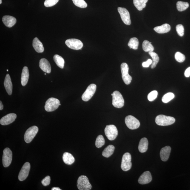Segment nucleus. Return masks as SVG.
Masks as SVG:
<instances>
[{
    "mask_svg": "<svg viewBox=\"0 0 190 190\" xmlns=\"http://www.w3.org/2000/svg\"><path fill=\"white\" fill-rule=\"evenodd\" d=\"M175 119L174 117L164 115H159L156 118L155 122L159 126H168L172 125L175 122Z\"/></svg>",
    "mask_w": 190,
    "mask_h": 190,
    "instance_id": "nucleus-1",
    "label": "nucleus"
},
{
    "mask_svg": "<svg viewBox=\"0 0 190 190\" xmlns=\"http://www.w3.org/2000/svg\"><path fill=\"white\" fill-rule=\"evenodd\" d=\"M111 95L113 105L117 108H122L124 106V100L122 94L118 91H115Z\"/></svg>",
    "mask_w": 190,
    "mask_h": 190,
    "instance_id": "nucleus-2",
    "label": "nucleus"
},
{
    "mask_svg": "<svg viewBox=\"0 0 190 190\" xmlns=\"http://www.w3.org/2000/svg\"><path fill=\"white\" fill-rule=\"evenodd\" d=\"M59 100L54 97H51L45 102V108L47 112L53 111L56 110L60 106Z\"/></svg>",
    "mask_w": 190,
    "mask_h": 190,
    "instance_id": "nucleus-3",
    "label": "nucleus"
},
{
    "mask_svg": "<svg viewBox=\"0 0 190 190\" xmlns=\"http://www.w3.org/2000/svg\"><path fill=\"white\" fill-rule=\"evenodd\" d=\"M77 187L80 190H90L91 189L92 186L87 176L81 175L77 181Z\"/></svg>",
    "mask_w": 190,
    "mask_h": 190,
    "instance_id": "nucleus-4",
    "label": "nucleus"
},
{
    "mask_svg": "<svg viewBox=\"0 0 190 190\" xmlns=\"http://www.w3.org/2000/svg\"><path fill=\"white\" fill-rule=\"evenodd\" d=\"M105 133L109 140L113 141L116 138L118 134V131L115 125H110L106 126Z\"/></svg>",
    "mask_w": 190,
    "mask_h": 190,
    "instance_id": "nucleus-5",
    "label": "nucleus"
},
{
    "mask_svg": "<svg viewBox=\"0 0 190 190\" xmlns=\"http://www.w3.org/2000/svg\"><path fill=\"white\" fill-rule=\"evenodd\" d=\"M129 67L127 63H123L121 65L122 78L126 85L130 84L132 80V77L129 74Z\"/></svg>",
    "mask_w": 190,
    "mask_h": 190,
    "instance_id": "nucleus-6",
    "label": "nucleus"
},
{
    "mask_svg": "<svg viewBox=\"0 0 190 190\" xmlns=\"http://www.w3.org/2000/svg\"><path fill=\"white\" fill-rule=\"evenodd\" d=\"M38 131L37 126H33L30 127L26 131L24 134V139L25 142L29 143L32 141Z\"/></svg>",
    "mask_w": 190,
    "mask_h": 190,
    "instance_id": "nucleus-7",
    "label": "nucleus"
},
{
    "mask_svg": "<svg viewBox=\"0 0 190 190\" xmlns=\"http://www.w3.org/2000/svg\"><path fill=\"white\" fill-rule=\"evenodd\" d=\"M132 156L128 152L126 153L122 156L121 164V168L124 171H127L130 170L132 167Z\"/></svg>",
    "mask_w": 190,
    "mask_h": 190,
    "instance_id": "nucleus-8",
    "label": "nucleus"
},
{
    "mask_svg": "<svg viewBox=\"0 0 190 190\" xmlns=\"http://www.w3.org/2000/svg\"><path fill=\"white\" fill-rule=\"evenodd\" d=\"M125 123L127 127L131 130H135L139 127L140 122L132 116H127L125 118Z\"/></svg>",
    "mask_w": 190,
    "mask_h": 190,
    "instance_id": "nucleus-9",
    "label": "nucleus"
},
{
    "mask_svg": "<svg viewBox=\"0 0 190 190\" xmlns=\"http://www.w3.org/2000/svg\"><path fill=\"white\" fill-rule=\"evenodd\" d=\"M13 159V153L9 148H7L3 150L2 162L3 166L7 167L11 164Z\"/></svg>",
    "mask_w": 190,
    "mask_h": 190,
    "instance_id": "nucleus-10",
    "label": "nucleus"
},
{
    "mask_svg": "<svg viewBox=\"0 0 190 190\" xmlns=\"http://www.w3.org/2000/svg\"><path fill=\"white\" fill-rule=\"evenodd\" d=\"M96 88V85L95 84H91L89 85L82 96V100L84 102L88 101L93 96Z\"/></svg>",
    "mask_w": 190,
    "mask_h": 190,
    "instance_id": "nucleus-11",
    "label": "nucleus"
},
{
    "mask_svg": "<svg viewBox=\"0 0 190 190\" xmlns=\"http://www.w3.org/2000/svg\"><path fill=\"white\" fill-rule=\"evenodd\" d=\"M65 44L68 47L75 50L81 49L83 46V44L81 41L75 38L67 40Z\"/></svg>",
    "mask_w": 190,
    "mask_h": 190,
    "instance_id": "nucleus-12",
    "label": "nucleus"
},
{
    "mask_svg": "<svg viewBox=\"0 0 190 190\" xmlns=\"http://www.w3.org/2000/svg\"><path fill=\"white\" fill-rule=\"evenodd\" d=\"M118 10L120 15L121 19L124 24L127 25L131 24L130 13L125 8L118 7Z\"/></svg>",
    "mask_w": 190,
    "mask_h": 190,
    "instance_id": "nucleus-13",
    "label": "nucleus"
},
{
    "mask_svg": "<svg viewBox=\"0 0 190 190\" xmlns=\"http://www.w3.org/2000/svg\"><path fill=\"white\" fill-rule=\"evenodd\" d=\"M30 169L29 163L26 162L23 165L18 175V178L20 181H23L26 179L29 174Z\"/></svg>",
    "mask_w": 190,
    "mask_h": 190,
    "instance_id": "nucleus-14",
    "label": "nucleus"
},
{
    "mask_svg": "<svg viewBox=\"0 0 190 190\" xmlns=\"http://www.w3.org/2000/svg\"><path fill=\"white\" fill-rule=\"evenodd\" d=\"M16 118V114L11 113L8 114L1 119L0 123L3 125H9L14 122Z\"/></svg>",
    "mask_w": 190,
    "mask_h": 190,
    "instance_id": "nucleus-15",
    "label": "nucleus"
},
{
    "mask_svg": "<svg viewBox=\"0 0 190 190\" xmlns=\"http://www.w3.org/2000/svg\"><path fill=\"white\" fill-rule=\"evenodd\" d=\"M152 179L151 173L149 171H146L140 176L138 182L139 184H147L151 182Z\"/></svg>",
    "mask_w": 190,
    "mask_h": 190,
    "instance_id": "nucleus-16",
    "label": "nucleus"
},
{
    "mask_svg": "<svg viewBox=\"0 0 190 190\" xmlns=\"http://www.w3.org/2000/svg\"><path fill=\"white\" fill-rule=\"evenodd\" d=\"M40 68L43 72L47 73H50L51 72V67L50 63L46 59L43 58L40 60L39 63Z\"/></svg>",
    "mask_w": 190,
    "mask_h": 190,
    "instance_id": "nucleus-17",
    "label": "nucleus"
},
{
    "mask_svg": "<svg viewBox=\"0 0 190 190\" xmlns=\"http://www.w3.org/2000/svg\"><path fill=\"white\" fill-rule=\"evenodd\" d=\"M4 86L8 95H11L13 92V86L11 79L9 74H7L5 78Z\"/></svg>",
    "mask_w": 190,
    "mask_h": 190,
    "instance_id": "nucleus-18",
    "label": "nucleus"
},
{
    "mask_svg": "<svg viewBox=\"0 0 190 190\" xmlns=\"http://www.w3.org/2000/svg\"><path fill=\"white\" fill-rule=\"evenodd\" d=\"M2 21L5 26L9 28H11L16 24V18L10 16H5L3 17Z\"/></svg>",
    "mask_w": 190,
    "mask_h": 190,
    "instance_id": "nucleus-19",
    "label": "nucleus"
},
{
    "mask_svg": "<svg viewBox=\"0 0 190 190\" xmlns=\"http://www.w3.org/2000/svg\"><path fill=\"white\" fill-rule=\"evenodd\" d=\"M171 150V148L169 146H166L161 149L160 156L161 160L166 161L168 160Z\"/></svg>",
    "mask_w": 190,
    "mask_h": 190,
    "instance_id": "nucleus-20",
    "label": "nucleus"
},
{
    "mask_svg": "<svg viewBox=\"0 0 190 190\" xmlns=\"http://www.w3.org/2000/svg\"><path fill=\"white\" fill-rule=\"evenodd\" d=\"M29 73L28 68L26 66L23 67L22 72L21 83L23 86H25L28 83L29 78Z\"/></svg>",
    "mask_w": 190,
    "mask_h": 190,
    "instance_id": "nucleus-21",
    "label": "nucleus"
},
{
    "mask_svg": "<svg viewBox=\"0 0 190 190\" xmlns=\"http://www.w3.org/2000/svg\"><path fill=\"white\" fill-rule=\"evenodd\" d=\"M33 45L35 51L38 53H43L44 51V48L42 43L37 38H35L33 40Z\"/></svg>",
    "mask_w": 190,
    "mask_h": 190,
    "instance_id": "nucleus-22",
    "label": "nucleus"
},
{
    "mask_svg": "<svg viewBox=\"0 0 190 190\" xmlns=\"http://www.w3.org/2000/svg\"><path fill=\"white\" fill-rule=\"evenodd\" d=\"M171 29V26L169 24H164L160 26H157L154 28L156 33H164L168 32Z\"/></svg>",
    "mask_w": 190,
    "mask_h": 190,
    "instance_id": "nucleus-23",
    "label": "nucleus"
},
{
    "mask_svg": "<svg viewBox=\"0 0 190 190\" xmlns=\"http://www.w3.org/2000/svg\"><path fill=\"white\" fill-rule=\"evenodd\" d=\"M148 145V141L146 138H143L140 141L138 145V149L140 152L144 153L147 151Z\"/></svg>",
    "mask_w": 190,
    "mask_h": 190,
    "instance_id": "nucleus-24",
    "label": "nucleus"
},
{
    "mask_svg": "<svg viewBox=\"0 0 190 190\" xmlns=\"http://www.w3.org/2000/svg\"><path fill=\"white\" fill-rule=\"evenodd\" d=\"M64 162L68 165H71L74 162L75 159L70 153L65 152L63 154V157Z\"/></svg>",
    "mask_w": 190,
    "mask_h": 190,
    "instance_id": "nucleus-25",
    "label": "nucleus"
},
{
    "mask_svg": "<svg viewBox=\"0 0 190 190\" xmlns=\"http://www.w3.org/2000/svg\"><path fill=\"white\" fill-rule=\"evenodd\" d=\"M148 0H134V4L139 11H142L146 6Z\"/></svg>",
    "mask_w": 190,
    "mask_h": 190,
    "instance_id": "nucleus-26",
    "label": "nucleus"
},
{
    "mask_svg": "<svg viewBox=\"0 0 190 190\" xmlns=\"http://www.w3.org/2000/svg\"><path fill=\"white\" fill-rule=\"evenodd\" d=\"M115 149V147L113 145H110L107 146L102 152V156L106 158L110 157L113 154Z\"/></svg>",
    "mask_w": 190,
    "mask_h": 190,
    "instance_id": "nucleus-27",
    "label": "nucleus"
},
{
    "mask_svg": "<svg viewBox=\"0 0 190 190\" xmlns=\"http://www.w3.org/2000/svg\"><path fill=\"white\" fill-rule=\"evenodd\" d=\"M55 63L60 68L63 69L64 66L65 61L61 56L58 55H55L53 57Z\"/></svg>",
    "mask_w": 190,
    "mask_h": 190,
    "instance_id": "nucleus-28",
    "label": "nucleus"
},
{
    "mask_svg": "<svg viewBox=\"0 0 190 190\" xmlns=\"http://www.w3.org/2000/svg\"><path fill=\"white\" fill-rule=\"evenodd\" d=\"M149 54L152 58V63L151 66V68L154 69L155 68L157 64L159 61V57L157 54L153 52H149Z\"/></svg>",
    "mask_w": 190,
    "mask_h": 190,
    "instance_id": "nucleus-29",
    "label": "nucleus"
},
{
    "mask_svg": "<svg viewBox=\"0 0 190 190\" xmlns=\"http://www.w3.org/2000/svg\"><path fill=\"white\" fill-rule=\"evenodd\" d=\"M142 48L144 51L145 52H153L154 49L153 46L151 44V42H150L147 40H145L143 42Z\"/></svg>",
    "mask_w": 190,
    "mask_h": 190,
    "instance_id": "nucleus-30",
    "label": "nucleus"
},
{
    "mask_svg": "<svg viewBox=\"0 0 190 190\" xmlns=\"http://www.w3.org/2000/svg\"><path fill=\"white\" fill-rule=\"evenodd\" d=\"M138 40L136 38H131L128 43V45L130 47V48L133 49L134 50L138 49Z\"/></svg>",
    "mask_w": 190,
    "mask_h": 190,
    "instance_id": "nucleus-31",
    "label": "nucleus"
},
{
    "mask_svg": "<svg viewBox=\"0 0 190 190\" xmlns=\"http://www.w3.org/2000/svg\"><path fill=\"white\" fill-rule=\"evenodd\" d=\"M177 9L179 11H183L185 10L189 7V4L187 2L178 1L176 4Z\"/></svg>",
    "mask_w": 190,
    "mask_h": 190,
    "instance_id": "nucleus-32",
    "label": "nucleus"
},
{
    "mask_svg": "<svg viewBox=\"0 0 190 190\" xmlns=\"http://www.w3.org/2000/svg\"><path fill=\"white\" fill-rule=\"evenodd\" d=\"M105 143V139L103 136L100 135L97 136L95 143L96 147L97 148L102 147L104 145Z\"/></svg>",
    "mask_w": 190,
    "mask_h": 190,
    "instance_id": "nucleus-33",
    "label": "nucleus"
},
{
    "mask_svg": "<svg viewBox=\"0 0 190 190\" xmlns=\"http://www.w3.org/2000/svg\"><path fill=\"white\" fill-rule=\"evenodd\" d=\"M175 95L171 92L168 93L162 97V101L164 103H167L174 99Z\"/></svg>",
    "mask_w": 190,
    "mask_h": 190,
    "instance_id": "nucleus-34",
    "label": "nucleus"
},
{
    "mask_svg": "<svg viewBox=\"0 0 190 190\" xmlns=\"http://www.w3.org/2000/svg\"><path fill=\"white\" fill-rule=\"evenodd\" d=\"M75 6L81 8H86L87 5L84 0H72Z\"/></svg>",
    "mask_w": 190,
    "mask_h": 190,
    "instance_id": "nucleus-35",
    "label": "nucleus"
},
{
    "mask_svg": "<svg viewBox=\"0 0 190 190\" xmlns=\"http://www.w3.org/2000/svg\"><path fill=\"white\" fill-rule=\"evenodd\" d=\"M175 57L176 61L180 63L184 62L186 59V57L184 55L179 52H176Z\"/></svg>",
    "mask_w": 190,
    "mask_h": 190,
    "instance_id": "nucleus-36",
    "label": "nucleus"
},
{
    "mask_svg": "<svg viewBox=\"0 0 190 190\" xmlns=\"http://www.w3.org/2000/svg\"><path fill=\"white\" fill-rule=\"evenodd\" d=\"M158 92L156 90H153L149 93L148 96V99L149 101L152 102L157 98Z\"/></svg>",
    "mask_w": 190,
    "mask_h": 190,
    "instance_id": "nucleus-37",
    "label": "nucleus"
},
{
    "mask_svg": "<svg viewBox=\"0 0 190 190\" xmlns=\"http://www.w3.org/2000/svg\"><path fill=\"white\" fill-rule=\"evenodd\" d=\"M176 31L179 36L182 37L184 34V26L182 24H178L176 26Z\"/></svg>",
    "mask_w": 190,
    "mask_h": 190,
    "instance_id": "nucleus-38",
    "label": "nucleus"
},
{
    "mask_svg": "<svg viewBox=\"0 0 190 190\" xmlns=\"http://www.w3.org/2000/svg\"><path fill=\"white\" fill-rule=\"evenodd\" d=\"M59 0H45L44 3L45 6L47 7H49L55 6L58 2Z\"/></svg>",
    "mask_w": 190,
    "mask_h": 190,
    "instance_id": "nucleus-39",
    "label": "nucleus"
},
{
    "mask_svg": "<svg viewBox=\"0 0 190 190\" xmlns=\"http://www.w3.org/2000/svg\"><path fill=\"white\" fill-rule=\"evenodd\" d=\"M50 182V177L49 176H47L41 181L42 184L45 186L49 185Z\"/></svg>",
    "mask_w": 190,
    "mask_h": 190,
    "instance_id": "nucleus-40",
    "label": "nucleus"
},
{
    "mask_svg": "<svg viewBox=\"0 0 190 190\" xmlns=\"http://www.w3.org/2000/svg\"><path fill=\"white\" fill-rule=\"evenodd\" d=\"M152 60L149 59L147 61L143 63L142 66L143 67H145V68H147V67H148L150 66V65L152 64Z\"/></svg>",
    "mask_w": 190,
    "mask_h": 190,
    "instance_id": "nucleus-41",
    "label": "nucleus"
},
{
    "mask_svg": "<svg viewBox=\"0 0 190 190\" xmlns=\"http://www.w3.org/2000/svg\"><path fill=\"white\" fill-rule=\"evenodd\" d=\"M184 75L187 78H188L190 76V67L187 69L185 72Z\"/></svg>",
    "mask_w": 190,
    "mask_h": 190,
    "instance_id": "nucleus-42",
    "label": "nucleus"
},
{
    "mask_svg": "<svg viewBox=\"0 0 190 190\" xmlns=\"http://www.w3.org/2000/svg\"><path fill=\"white\" fill-rule=\"evenodd\" d=\"M4 108V106H3L2 102L1 101H0V110H2Z\"/></svg>",
    "mask_w": 190,
    "mask_h": 190,
    "instance_id": "nucleus-43",
    "label": "nucleus"
},
{
    "mask_svg": "<svg viewBox=\"0 0 190 190\" xmlns=\"http://www.w3.org/2000/svg\"><path fill=\"white\" fill-rule=\"evenodd\" d=\"M52 190H61L58 187H53L52 188Z\"/></svg>",
    "mask_w": 190,
    "mask_h": 190,
    "instance_id": "nucleus-44",
    "label": "nucleus"
},
{
    "mask_svg": "<svg viewBox=\"0 0 190 190\" xmlns=\"http://www.w3.org/2000/svg\"><path fill=\"white\" fill-rule=\"evenodd\" d=\"M2 3V0H0V4H1Z\"/></svg>",
    "mask_w": 190,
    "mask_h": 190,
    "instance_id": "nucleus-45",
    "label": "nucleus"
},
{
    "mask_svg": "<svg viewBox=\"0 0 190 190\" xmlns=\"http://www.w3.org/2000/svg\"><path fill=\"white\" fill-rule=\"evenodd\" d=\"M7 71H8V70H7Z\"/></svg>",
    "mask_w": 190,
    "mask_h": 190,
    "instance_id": "nucleus-46",
    "label": "nucleus"
},
{
    "mask_svg": "<svg viewBox=\"0 0 190 190\" xmlns=\"http://www.w3.org/2000/svg\"><path fill=\"white\" fill-rule=\"evenodd\" d=\"M45 75H46V73H45Z\"/></svg>",
    "mask_w": 190,
    "mask_h": 190,
    "instance_id": "nucleus-47",
    "label": "nucleus"
}]
</instances>
